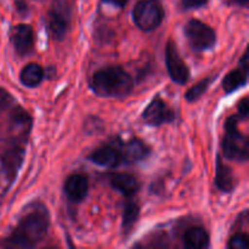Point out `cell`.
I'll return each mask as SVG.
<instances>
[{
	"mask_svg": "<svg viewBox=\"0 0 249 249\" xmlns=\"http://www.w3.org/2000/svg\"><path fill=\"white\" fill-rule=\"evenodd\" d=\"M165 65L168 73L173 82L177 84H186L190 78V71L185 61L182 60L177 44L169 40L165 46Z\"/></svg>",
	"mask_w": 249,
	"mask_h": 249,
	"instance_id": "cell-7",
	"label": "cell"
},
{
	"mask_svg": "<svg viewBox=\"0 0 249 249\" xmlns=\"http://www.w3.org/2000/svg\"><path fill=\"white\" fill-rule=\"evenodd\" d=\"M23 156V148L18 147V146H15L11 150L6 151V153L4 156V160H2V163H4V168L7 172V174H11V177H14L16 174L17 169L22 164Z\"/></svg>",
	"mask_w": 249,
	"mask_h": 249,
	"instance_id": "cell-19",
	"label": "cell"
},
{
	"mask_svg": "<svg viewBox=\"0 0 249 249\" xmlns=\"http://www.w3.org/2000/svg\"><path fill=\"white\" fill-rule=\"evenodd\" d=\"M211 83H212L211 78H206V79L201 80V82L197 83L196 85H194L191 89L187 90L186 95H185V97H186L187 101L195 102V101H197L198 99H201V96H203L204 92L208 90Z\"/></svg>",
	"mask_w": 249,
	"mask_h": 249,
	"instance_id": "cell-20",
	"label": "cell"
},
{
	"mask_svg": "<svg viewBox=\"0 0 249 249\" xmlns=\"http://www.w3.org/2000/svg\"><path fill=\"white\" fill-rule=\"evenodd\" d=\"M44 70L38 63H29L22 70L19 74V80L27 88H36L43 82Z\"/></svg>",
	"mask_w": 249,
	"mask_h": 249,
	"instance_id": "cell-17",
	"label": "cell"
},
{
	"mask_svg": "<svg viewBox=\"0 0 249 249\" xmlns=\"http://www.w3.org/2000/svg\"><path fill=\"white\" fill-rule=\"evenodd\" d=\"M208 0H181V6L184 10H194L207 5Z\"/></svg>",
	"mask_w": 249,
	"mask_h": 249,
	"instance_id": "cell-22",
	"label": "cell"
},
{
	"mask_svg": "<svg viewBox=\"0 0 249 249\" xmlns=\"http://www.w3.org/2000/svg\"><path fill=\"white\" fill-rule=\"evenodd\" d=\"M248 113H249V104H248V99L245 97V99L241 100L240 105H238V117L240 118H248Z\"/></svg>",
	"mask_w": 249,
	"mask_h": 249,
	"instance_id": "cell-23",
	"label": "cell"
},
{
	"mask_svg": "<svg viewBox=\"0 0 249 249\" xmlns=\"http://www.w3.org/2000/svg\"><path fill=\"white\" fill-rule=\"evenodd\" d=\"M184 246L190 249H204L209 246V235L203 228H191L184 233Z\"/></svg>",
	"mask_w": 249,
	"mask_h": 249,
	"instance_id": "cell-15",
	"label": "cell"
},
{
	"mask_svg": "<svg viewBox=\"0 0 249 249\" xmlns=\"http://www.w3.org/2000/svg\"><path fill=\"white\" fill-rule=\"evenodd\" d=\"M248 82V55L245 53L241 60V67L231 71L223 80V88L228 94L237 91Z\"/></svg>",
	"mask_w": 249,
	"mask_h": 249,
	"instance_id": "cell-11",
	"label": "cell"
},
{
	"mask_svg": "<svg viewBox=\"0 0 249 249\" xmlns=\"http://www.w3.org/2000/svg\"><path fill=\"white\" fill-rule=\"evenodd\" d=\"M142 118L148 125L158 126L165 123H172L175 119V113L160 96H156L145 108Z\"/></svg>",
	"mask_w": 249,
	"mask_h": 249,
	"instance_id": "cell-8",
	"label": "cell"
},
{
	"mask_svg": "<svg viewBox=\"0 0 249 249\" xmlns=\"http://www.w3.org/2000/svg\"><path fill=\"white\" fill-rule=\"evenodd\" d=\"M228 247L230 249H247L248 248V237L246 233L238 232L233 235L229 240Z\"/></svg>",
	"mask_w": 249,
	"mask_h": 249,
	"instance_id": "cell-21",
	"label": "cell"
},
{
	"mask_svg": "<svg viewBox=\"0 0 249 249\" xmlns=\"http://www.w3.org/2000/svg\"><path fill=\"white\" fill-rule=\"evenodd\" d=\"M102 1L107 2V4H112L117 7H124L128 2V0H102Z\"/></svg>",
	"mask_w": 249,
	"mask_h": 249,
	"instance_id": "cell-25",
	"label": "cell"
},
{
	"mask_svg": "<svg viewBox=\"0 0 249 249\" xmlns=\"http://www.w3.org/2000/svg\"><path fill=\"white\" fill-rule=\"evenodd\" d=\"M49 224L50 218L46 207L41 203H32L7 238V245L17 248L36 247L48 233Z\"/></svg>",
	"mask_w": 249,
	"mask_h": 249,
	"instance_id": "cell-1",
	"label": "cell"
},
{
	"mask_svg": "<svg viewBox=\"0 0 249 249\" xmlns=\"http://www.w3.org/2000/svg\"><path fill=\"white\" fill-rule=\"evenodd\" d=\"M215 184L220 191L232 192L235 184H233V175L232 170L230 167L225 165L221 160L220 157L216 160V174H215Z\"/></svg>",
	"mask_w": 249,
	"mask_h": 249,
	"instance_id": "cell-16",
	"label": "cell"
},
{
	"mask_svg": "<svg viewBox=\"0 0 249 249\" xmlns=\"http://www.w3.org/2000/svg\"><path fill=\"white\" fill-rule=\"evenodd\" d=\"M12 44L18 55L24 56L33 50L34 33L29 24H18L12 31Z\"/></svg>",
	"mask_w": 249,
	"mask_h": 249,
	"instance_id": "cell-10",
	"label": "cell"
},
{
	"mask_svg": "<svg viewBox=\"0 0 249 249\" xmlns=\"http://www.w3.org/2000/svg\"><path fill=\"white\" fill-rule=\"evenodd\" d=\"M139 214H140V207L138 203L133 201H128L124 204L123 209V221H122V230L125 236L133 231L134 226H135L136 221L139 219Z\"/></svg>",
	"mask_w": 249,
	"mask_h": 249,
	"instance_id": "cell-18",
	"label": "cell"
},
{
	"mask_svg": "<svg viewBox=\"0 0 249 249\" xmlns=\"http://www.w3.org/2000/svg\"><path fill=\"white\" fill-rule=\"evenodd\" d=\"M111 186L125 197H133L138 194L140 184L135 177L130 174H114L111 178Z\"/></svg>",
	"mask_w": 249,
	"mask_h": 249,
	"instance_id": "cell-14",
	"label": "cell"
},
{
	"mask_svg": "<svg viewBox=\"0 0 249 249\" xmlns=\"http://www.w3.org/2000/svg\"><path fill=\"white\" fill-rule=\"evenodd\" d=\"M88 158L95 164L105 168H116L122 162L121 153L111 146L97 148Z\"/></svg>",
	"mask_w": 249,
	"mask_h": 249,
	"instance_id": "cell-13",
	"label": "cell"
},
{
	"mask_svg": "<svg viewBox=\"0 0 249 249\" xmlns=\"http://www.w3.org/2000/svg\"><path fill=\"white\" fill-rule=\"evenodd\" d=\"M232 1H235L238 5H242V6H247L249 0H232Z\"/></svg>",
	"mask_w": 249,
	"mask_h": 249,
	"instance_id": "cell-27",
	"label": "cell"
},
{
	"mask_svg": "<svg viewBox=\"0 0 249 249\" xmlns=\"http://www.w3.org/2000/svg\"><path fill=\"white\" fill-rule=\"evenodd\" d=\"M73 6L71 0H53L49 11V29L55 40H63L70 29Z\"/></svg>",
	"mask_w": 249,
	"mask_h": 249,
	"instance_id": "cell-5",
	"label": "cell"
},
{
	"mask_svg": "<svg viewBox=\"0 0 249 249\" xmlns=\"http://www.w3.org/2000/svg\"><path fill=\"white\" fill-rule=\"evenodd\" d=\"M151 155V150L142 140L133 139L122 148V160L128 163H136L146 160Z\"/></svg>",
	"mask_w": 249,
	"mask_h": 249,
	"instance_id": "cell-12",
	"label": "cell"
},
{
	"mask_svg": "<svg viewBox=\"0 0 249 249\" xmlns=\"http://www.w3.org/2000/svg\"><path fill=\"white\" fill-rule=\"evenodd\" d=\"M238 116L229 117L225 123V135H224L223 152L228 160L236 162H247L249 156V140L247 135H243L237 128Z\"/></svg>",
	"mask_w": 249,
	"mask_h": 249,
	"instance_id": "cell-3",
	"label": "cell"
},
{
	"mask_svg": "<svg viewBox=\"0 0 249 249\" xmlns=\"http://www.w3.org/2000/svg\"><path fill=\"white\" fill-rule=\"evenodd\" d=\"M12 101V97L10 96L9 92H6L5 90L0 89V108H6L10 106Z\"/></svg>",
	"mask_w": 249,
	"mask_h": 249,
	"instance_id": "cell-24",
	"label": "cell"
},
{
	"mask_svg": "<svg viewBox=\"0 0 249 249\" xmlns=\"http://www.w3.org/2000/svg\"><path fill=\"white\" fill-rule=\"evenodd\" d=\"M190 46L197 53L211 50L216 43V34L212 27L198 19H190L184 28Z\"/></svg>",
	"mask_w": 249,
	"mask_h": 249,
	"instance_id": "cell-6",
	"label": "cell"
},
{
	"mask_svg": "<svg viewBox=\"0 0 249 249\" xmlns=\"http://www.w3.org/2000/svg\"><path fill=\"white\" fill-rule=\"evenodd\" d=\"M164 18V9L160 0H140L133 10L134 23L143 32H152Z\"/></svg>",
	"mask_w": 249,
	"mask_h": 249,
	"instance_id": "cell-4",
	"label": "cell"
},
{
	"mask_svg": "<svg viewBox=\"0 0 249 249\" xmlns=\"http://www.w3.org/2000/svg\"><path fill=\"white\" fill-rule=\"evenodd\" d=\"M65 194L70 201L74 203L84 201L89 191V181L88 178L83 174H73L67 178L65 181Z\"/></svg>",
	"mask_w": 249,
	"mask_h": 249,
	"instance_id": "cell-9",
	"label": "cell"
},
{
	"mask_svg": "<svg viewBox=\"0 0 249 249\" xmlns=\"http://www.w3.org/2000/svg\"><path fill=\"white\" fill-rule=\"evenodd\" d=\"M90 88L97 96L123 97L130 94L134 83L126 71L113 66L97 71L90 80Z\"/></svg>",
	"mask_w": 249,
	"mask_h": 249,
	"instance_id": "cell-2",
	"label": "cell"
},
{
	"mask_svg": "<svg viewBox=\"0 0 249 249\" xmlns=\"http://www.w3.org/2000/svg\"><path fill=\"white\" fill-rule=\"evenodd\" d=\"M16 6L21 14H26L27 12V4L24 2V0H16Z\"/></svg>",
	"mask_w": 249,
	"mask_h": 249,
	"instance_id": "cell-26",
	"label": "cell"
}]
</instances>
